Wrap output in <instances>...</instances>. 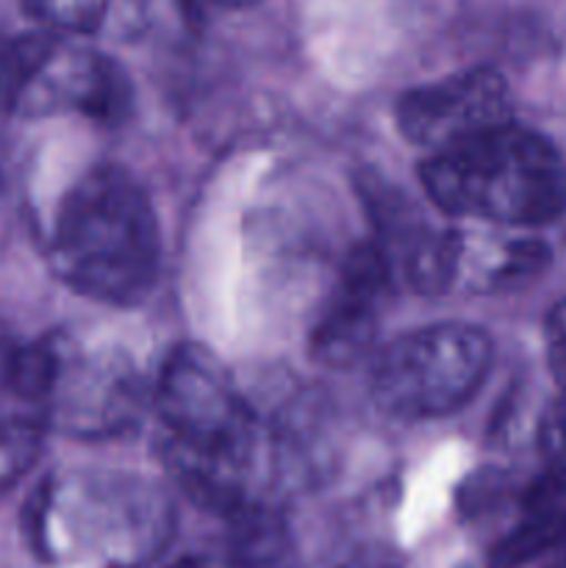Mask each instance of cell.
<instances>
[{"mask_svg":"<svg viewBox=\"0 0 566 568\" xmlns=\"http://www.w3.org/2000/svg\"><path fill=\"white\" fill-rule=\"evenodd\" d=\"M492 358V338L483 327L466 322L416 327L377 349L370 397L388 419H444L481 392Z\"/></svg>","mask_w":566,"mask_h":568,"instance_id":"5b68a950","label":"cell"},{"mask_svg":"<svg viewBox=\"0 0 566 568\" xmlns=\"http://www.w3.org/2000/svg\"><path fill=\"white\" fill-rule=\"evenodd\" d=\"M75 527V536L92 541L100 555L144 560L170 536L172 514L166 497L137 475L81 471L48 483L31 503V521H61Z\"/></svg>","mask_w":566,"mask_h":568,"instance_id":"52a82bcc","label":"cell"},{"mask_svg":"<svg viewBox=\"0 0 566 568\" xmlns=\"http://www.w3.org/2000/svg\"><path fill=\"white\" fill-rule=\"evenodd\" d=\"M331 568H405L400 555L386 544H358L344 552Z\"/></svg>","mask_w":566,"mask_h":568,"instance_id":"4fadbf2b","label":"cell"},{"mask_svg":"<svg viewBox=\"0 0 566 568\" xmlns=\"http://www.w3.org/2000/svg\"><path fill=\"white\" fill-rule=\"evenodd\" d=\"M14 394L42 427L70 436H117L137 422L144 386L131 355L105 344H87L53 333L17 344Z\"/></svg>","mask_w":566,"mask_h":568,"instance_id":"277c9868","label":"cell"},{"mask_svg":"<svg viewBox=\"0 0 566 568\" xmlns=\"http://www.w3.org/2000/svg\"><path fill=\"white\" fill-rule=\"evenodd\" d=\"M0 103L22 120L83 114L114 120L128 105V78L109 55L39 31L0 53Z\"/></svg>","mask_w":566,"mask_h":568,"instance_id":"8992f818","label":"cell"},{"mask_svg":"<svg viewBox=\"0 0 566 568\" xmlns=\"http://www.w3.org/2000/svg\"><path fill=\"white\" fill-rule=\"evenodd\" d=\"M394 288V264L372 242L355 244L342 261L327 303L311 333V358L331 369L364 361L375 347L383 311Z\"/></svg>","mask_w":566,"mask_h":568,"instance_id":"ba28073f","label":"cell"},{"mask_svg":"<svg viewBox=\"0 0 566 568\" xmlns=\"http://www.w3.org/2000/svg\"><path fill=\"white\" fill-rule=\"evenodd\" d=\"M166 568H211V566H205L203 560H194V558H181V560H175V564H172V566H166Z\"/></svg>","mask_w":566,"mask_h":568,"instance_id":"2e32d148","label":"cell"},{"mask_svg":"<svg viewBox=\"0 0 566 568\" xmlns=\"http://www.w3.org/2000/svg\"><path fill=\"white\" fill-rule=\"evenodd\" d=\"M544 568H566V538L547 555V566Z\"/></svg>","mask_w":566,"mask_h":568,"instance_id":"5bb4252c","label":"cell"},{"mask_svg":"<svg viewBox=\"0 0 566 568\" xmlns=\"http://www.w3.org/2000/svg\"><path fill=\"white\" fill-rule=\"evenodd\" d=\"M211 3H216V6H228V9H244V6L261 3V0H211Z\"/></svg>","mask_w":566,"mask_h":568,"instance_id":"9a60e30c","label":"cell"},{"mask_svg":"<svg viewBox=\"0 0 566 568\" xmlns=\"http://www.w3.org/2000/svg\"><path fill=\"white\" fill-rule=\"evenodd\" d=\"M544 347H547V364L558 388L566 392V300L555 305L544 325Z\"/></svg>","mask_w":566,"mask_h":568,"instance_id":"7c38bea8","label":"cell"},{"mask_svg":"<svg viewBox=\"0 0 566 568\" xmlns=\"http://www.w3.org/2000/svg\"><path fill=\"white\" fill-rule=\"evenodd\" d=\"M117 0H22V9L44 31L61 37H87L103 31Z\"/></svg>","mask_w":566,"mask_h":568,"instance_id":"30bf717a","label":"cell"},{"mask_svg":"<svg viewBox=\"0 0 566 568\" xmlns=\"http://www.w3.org/2000/svg\"><path fill=\"white\" fill-rule=\"evenodd\" d=\"M150 408L155 455L192 503L228 519L261 503L264 464L275 471L272 436L209 347L181 344L166 355Z\"/></svg>","mask_w":566,"mask_h":568,"instance_id":"6da1fadb","label":"cell"},{"mask_svg":"<svg viewBox=\"0 0 566 568\" xmlns=\"http://www.w3.org/2000/svg\"><path fill=\"white\" fill-rule=\"evenodd\" d=\"M48 266L70 292L131 308L159 281L161 233L142 183L117 164L83 172L55 205Z\"/></svg>","mask_w":566,"mask_h":568,"instance_id":"7a4b0ae2","label":"cell"},{"mask_svg":"<svg viewBox=\"0 0 566 568\" xmlns=\"http://www.w3.org/2000/svg\"><path fill=\"white\" fill-rule=\"evenodd\" d=\"M538 449L547 460L553 475L566 477V392L560 388L558 397L547 405L542 422H538Z\"/></svg>","mask_w":566,"mask_h":568,"instance_id":"8fae6325","label":"cell"},{"mask_svg":"<svg viewBox=\"0 0 566 568\" xmlns=\"http://www.w3.org/2000/svg\"><path fill=\"white\" fill-rule=\"evenodd\" d=\"M394 120L414 148L436 153L514 120L508 83L492 67L453 72L405 92Z\"/></svg>","mask_w":566,"mask_h":568,"instance_id":"9c48e42d","label":"cell"},{"mask_svg":"<svg viewBox=\"0 0 566 568\" xmlns=\"http://www.w3.org/2000/svg\"><path fill=\"white\" fill-rule=\"evenodd\" d=\"M420 181L442 214L497 231L542 227L566 214V159L514 120L427 153Z\"/></svg>","mask_w":566,"mask_h":568,"instance_id":"3957f363","label":"cell"}]
</instances>
